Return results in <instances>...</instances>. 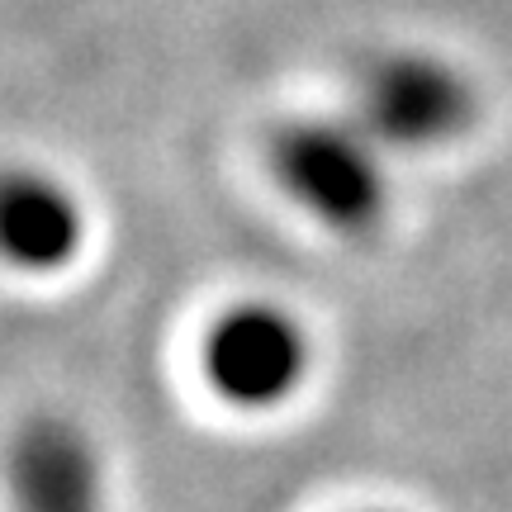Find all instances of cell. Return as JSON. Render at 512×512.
<instances>
[{
    "label": "cell",
    "mask_w": 512,
    "mask_h": 512,
    "mask_svg": "<svg viewBox=\"0 0 512 512\" xmlns=\"http://www.w3.org/2000/svg\"><path fill=\"white\" fill-rule=\"evenodd\" d=\"M204 366L219 394L233 403H275L290 394L304 366L299 332L271 309H238L209 332Z\"/></svg>",
    "instance_id": "1"
},
{
    "label": "cell",
    "mask_w": 512,
    "mask_h": 512,
    "mask_svg": "<svg viewBox=\"0 0 512 512\" xmlns=\"http://www.w3.org/2000/svg\"><path fill=\"white\" fill-rule=\"evenodd\" d=\"M470 114L465 86L432 62H394L370 86V119L399 143H432Z\"/></svg>",
    "instance_id": "3"
},
{
    "label": "cell",
    "mask_w": 512,
    "mask_h": 512,
    "mask_svg": "<svg viewBox=\"0 0 512 512\" xmlns=\"http://www.w3.org/2000/svg\"><path fill=\"white\" fill-rule=\"evenodd\" d=\"M76 242L72 204L43 181H15L5 200V247L24 266H57Z\"/></svg>",
    "instance_id": "5"
},
{
    "label": "cell",
    "mask_w": 512,
    "mask_h": 512,
    "mask_svg": "<svg viewBox=\"0 0 512 512\" xmlns=\"http://www.w3.org/2000/svg\"><path fill=\"white\" fill-rule=\"evenodd\" d=\"M19 512H100L95 498V465L81 437L67 427L43 422L19 446L15 465Z\"/></svg>",
    "instance_id": "4"
},
{
    "label": "cell",
    "mask_w": 512,
    "mask_h": 512,
    "mask_svg": "<svg viewBox=\"0 0 512 512\" xmlns=\"http://www.w3.org/2000/svg\"><path fill=\"white\" fill-rule=\"evenodd\" d=\"M280 171L299 200L328 223L361 228L375 219L380 181L361 147L332 128H294L280 143Z\"/></svg>",
    "instance_id": "2"
}]
</instances>
